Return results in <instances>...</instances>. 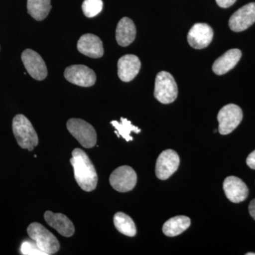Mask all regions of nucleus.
<instances>
[{
    "label": "nucleus",
    "instance_id": "nucleus-5",
    "mask_svg": "<svg viewBox=\"0 0 255 255\" xmlns=\"http://www.w3.org/2000/svg\"><path fill=\"white\" fill-rule=\"evenodd\" d=\"M67 128L72 135L85 148H92L97 143V132L91 124L80 119H70Z\"/></svg>",
    "mask_w": 255,
    "mask_h": 255
},
{
    "label": "nucleus",
    "instance_id": "nucleus-9",
    "mask_svg": "<svg viewBox=\"0 0 255 255\" xmlns=\"http://www.w3.org/2000/svg\"><path fill=\"white\" fill-rule=\"evenodd\" d=\"M180 163V159L175 151H163L156 162L155 174L161 180L169 179L177 170Z\"/></svg>",
    "mask_w": 255,
    "mask_h": 255
},
{
    "label": "nucleus",
    "instance_id": "nucleus-7",
    "mask_svg": "<svg viewBox=\"0 0 255 255\" xmlns=\"http://www.w3.org/2000/svg\"><path fill=\"white\" fill-rule=\"evenodd\" d=\"M111 186L119 192H128L133 189L137 183V174L129 166H122L112 172L110 177Z\"/></svg>",
    "mask_w": 255,
    "mask_h": 255
},
{
    "label": "nucleus",
    "instance_id": "nucleus-19",
    "mask_svg": "<svg viewBox=\"0 0 255 255\" xmlns=\"http://www.w3.org/2000/svg\"><path fill=\"white\" fill-rule=\"evenodd\" d=\"M191 225V220L187 216H179L172 218L164 223L162 231L168 237H174L182 234Z\"/></svg>",
    "mask_w": 255,
    "mask_h": 255
},
{
    "label": "nucleus",
    "instance_id": "nucleus-17",
    "mask_svg": "<svg viewBox=\"0 0 255 255\" xmlns=\"http://www.w3.org/2000/svg\"><path fill=\"white\" fill-rule=\"evenodd\" d=\"M242 52L239 49L228 50L222 56L218 58L213 65V71L218 75L227 73L234 68L241 60Z\"/></svg>",
    "mask_w": 255,
    "mask_h": 255
},
{
    "label": "nucleus",
    "instance_id": "nucleus-22",
    "mask_svg": "<svg viewBox=\"0 0 255 255\" xmlns=\"http://www.w3.org/2000/svg\"><path fill=\"white\" fill-rule=\"evenodd\" d=\"M111 124L116 129L115 133L117 136L124 137L127 142L132 141V137L130 135L132 132H135V133H139L141 132V130L137 127L132 125L130 121L127 119L121 118V122L117 121H112Z\"/></svg>",
    "mask_w": 255,
    "mask_h": 255
},
{
    "label": "nucleus",
    "instance_id": "nucleus-11",
    "mask_svg": "<svg viewBox=\"0 0 255 255\" xmlns=\"http://www.w3.org/2000/svg\"><path fill=\"white\" fill-rule=\"evenodd\" d=\"M255 22V2L242 6L231 16L229 26L232 31L241 32L248 29Z\"/></svg>",
    "mask_w": 255,
    "mask_h": 255
},
{
    "label": "nucleus",
    "instance_id": "nucleus-2",
    "mask_svg": "<svg viewBox=\"0 0 255 255\" xmlns=\"http://www.w3.org/2000/svg\"><path fill=\"white\" fill-rule=\"evenodd\" d=\"M12 130L16 141L21 148L32 151L38 145V135L31 122L25 116L18 114L14 117Z\"/></svg>",
    "mask_w": 255,
    "mask_h": 255
},
{
    "label": "nucleus",
    "instance_id": "nucleus-25",
    "mask_svg": "<svg viewBox=\"0 0 255 255\" xmlns=\"http://www.w3.org/2000/svg\"><path fill=\"white\" fill-rule=\"evenodd\" d=\"M216 3L222 8H228L235 4L237 0H216Z\"/></svg>",
    "mask_w": 255,
    "mask_h": 255
},
{
    "label": "nucleus",
    "instance_id": "nucleus-3",
    "mask_svg": "<svg viewBox=\"0 0 255 255\" xmlns=\"http://www.w3.org/2000/svg\"><path fill=\"white\" fill-rule=\"evenodd\" d=\"M30 238L47 255H54L60 250V243L53 233L38 223L30 224L27 228Z\"/></svg>",
    "mask_w": 255,
    "mask_h": 255
},
{
    "label": "nucleus",
    "instance_id": "nucleus-27",
    "mask_svg": "<svg viewBox=\"0 0 255 255\" xmlns=\"http://www.w3.org/2000/svg\"><path fill=\"white\" fill-rule=\"evenodd\" d=\"M249 212L252 217L254 219L255 221V199H253L251 201L249 205Z\"/></svg>",
    "mask_w": 255,
    "mask_h": 255
},
{
    "label": "nucleus",
    "instance_id": "nucleus-12",
    "mask_svg": "<svg viewBox=\"0 0 255 255\" xmlns=\"http://www.w3.org/2000/svg\"><path fill=\"white\" fill-rule=\"evenodd\" d=\"M214 37V31L209 25L204 23L194 24L187 35L189 44L195 49H203L209 46Z\"/></svg>",
    "mask_w": 255,
    "mask_h": 255
},
{
    "label": "nucleus",
    "instance_id": "nucleus-8",
    "mask_svg": "<svg viewBox=\"0 0 255 255\" xmlns=\"http://www.w3.org/2000/svg\"><path fill=\"white\" fill-rule=\"evenodd\" d=\"M64 76L70 83L84 87L93 86L97 80L95 72L84 65H70L65 69Z\"/></svg>",
    "mask_w": 255,
    "mask_h": 255
},
{
    "label": "nucleus",
    "instance_id": "nucleus-15",
    "mask_svg": "<svg viewBox=\"0 0 255 255\" xmlns=\"http://www.w3.org/2000/svg\"><path fill=\"white\" fill-rule=\"evenodd\" d=\"M141 63L135 55H126L118 61V75L125 82L131 81L140 71Z\"/></svg>",
    "mask_w": 255,
    "mask_h": 255
},
{
    "label": "nucleus",
    "instance_id": "nucleus-26",
    "mask_svg": "<svg viewBox=\"0 0 255 255\" xmlns=\"http://www.w3.org/2000/svg\"><path fill=\"white\" fill-rule=\"evenodd\" d=\"M246 162L251 169H255V150L248 155Z\"/></svg>",
    "mask_w": 255,
    "mask_h": 255
},
{
    "label": "nucleus",
    "instance_id": "nucleus-10",
    "mask_svg": "<svg viewBox=\"0 0 255 255\" xmlns=\"http://www.w3.org/2000/svg\"><path fill=\"white\" fill-rule=\"evenodd\" d=\"M21 60L26 71L36 80H44L48 75V70L41 55L31 49H26L21 54Z\"/></svg>",
    "mask_w": 255,
    "mask_h": 255
},
{
    "label": "nucleus",
    "instance_id": "nucleus-23",
    "mask_svg": "<svg viewBox=\"0 0 255 255\" xmlns=\"http://www.w3.org/2000/svg\"><path fill=\"white\" fill-rule=\"evenodd\" d=\"M82 11L88 18L95 17L103 9L102 0H84L82 5Z\"/></svg>",
    "mask_w": 255,
    "mask_h": 255
},
{
    "label": "nucleus",
    "instance_id": "nucleus-1",
    "mask_svg": "<svg viewBox=\"0 0 255 255\" xmlns=\"http://www.w3.org/2000/svg\"><path fill=\"white\" fill-rule=\"evenodd\" d=\"M70 163L74 169L75 180L82 190L92 191L97 187L98 177L91 160L85 151L75 148L72 152Z\"/></svg>",
    "mask_w": 255,
    "mask_h": 255
},
{
    "label": "nucleus",
    "instance_id": "nucleus-28",
    "mask_svg": "<svg viewBox=\"0 0 255 255\" xmlns=\"http://www.w3.org/2000/svg\"><path fill=\"white\" fill-rule=\"evenodd\" d=\"M247 255H255V253H247L246 254Z\"/></svg>",
    "mask_w": 255,
    "mask_h": 255
},
{
    "label": "nucleus",
    "instance_id": "nucleus-6",
    "mask_svg": "<svg viewBox=\"0 0 255 255\" xmlns=\"http://www.w3.org/2000/svg\"><path fill=\"white\" fill-rule=\"evenodd\" d=\"M243 117V111L238 106L230 104L223 107L217 117L220 133L228 135L232 132L241 123Z\"/></svg>",
    "mask_w": 255,
    "mask_h": 255
},
{
    "label": "nucleus",
    "instance_id": "nucleus-24",
    "mask_svg": "<svg viewBox=\"0 0 255 255\" xmlns=\"http://www.w3.org/2000/svg\"><path fill=\"white\" fill-rule=\"evenodd\" d=\"M21 253L24 255H47L32 239L23 242L21 246Z\"/></svg>",
    "mask_w": 255,
    "mask_h": 255
},
{
    "label": "nucleus",
    "instance_id": "nucleus-21",
    "mask_svg": "<svg viewBox=\"0 0 255 255\" xmlns=\"http://www.w3.org/2000/svg\"><path fill=\"white\" fill-rule=\"evenodd\" d=\"M114 226L124 236L133 237L136 235V227L131 218L122 212L117 213L114 217Z\"/></svg>",
    "mask_w": 255,
    "mask_h": 255
},
{
    "label": "nucleus",
    "instance_id": "nucleus-4",
    "mask_svg": "<svg viewBox=\"0 0 255 255\" xmlns=\"http://www.w3.org/2000/svg\"><path fill=\"white\" fill-rule=\"evenodd\" d=\"M177 95V85L172 75L165 71L157 74L154 90L156 100L160 103L168 105L175 101Z\"/></svg>",
    "mask_w": 255,
    "mask_h": 255
},
{
    "label": "nucleus",
    "instance_id": "nucleus-13",
    "mask_svg": "<svg viewBox=\"0 0 255 255\" xmlns=\"http://www.w3.org/2000/svg\"><path fill=\"white\" fill-rule=\"evenodd\" d=\"M223 190L226 197L233 203H241L249 195V189L246 183L240 178L231 176L225 179Z\"/></svg>",
    "mask_w": 255,
    "mask_h": 255
},
{
    "label": "nucleus",
    "instance_id": "nucleus-14",
    "mask_svg": "<svg viewBox=\"0 0 255 255\" xmlns=\"http://www.w3.org/2000/svg\"><path fill=\"white\" fill-rule=\"evenodd\" d=\"M77 47L80 53L90 58H100L104 55L102 40L92 33L82 35L79 39Z\"/></svg>",
    "mask_w": 255,
    "mask_h": 255
},
{
    "label": "nucleus",
    "instance_id": "nucleus-16",
    "mask_svg": "<svg viewBox=\"0 0 255 255\" xmlns=\"http://www.w3.org/2000/svg\"><path fill=\"white\" fill-rule=\"evenodd\" d=\"M44 219L48 226L54 228L64 237H71L75 233L73 223L64 214H55L48 211L44 214Z\"/></svg>",
    "mask_w": 255,
    "mask_h": 255
},
{
    "label": "nucleus",
    "instance_id": "nucleus-20",
    "mask_svg": "<svg viewBox=\"0 0 255 255\" xmlns=\"http://www.w3.org/2000/svg\"><path fill=\"white\" fill-rule=\"evenodd\" d=\"M50 9V0H27L28 13L36 21L45 19Z\"/></svg>",
    "mask_w": 255,
    "mask_h": 255
},
{
    "label": "nucleus",
    "instance_id": "nucleus-18",
    "mask_svg": "<svg viewBox=\"0 0 255 255\" xmlns=\"http://www.w3.org/2000/svg\"><path fill=\"white\" fill-rule=\"evenodd\" d=\"M136 28L133 21L128 17L122 18L119 21L116 30V38L119 46L127 47L135 40Z\"/></svg>",
    "mask_w": 255,
    "mask_h": 255
}]
</instances>
